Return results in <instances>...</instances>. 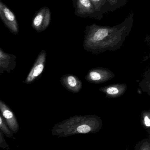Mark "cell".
Wrapping results in <instances>:
<instances>
[{"instance_id":"obj_3","label":"cell","mask_w":150,"mask_h":150,"mask_svg":"<svg viewBox=\"0 0 150 150\" xmlns=\"http://www.w3.org/2000/svg\"><path fill=\"white\" fill-rule=\"evenodd\" d=\"M0 18L11 33L14 35L18 34L19 25L16 15L1 0H0Z\"/></svg>"},{"instance_id":"obj_1","label":"cell","mask_w":150,"mask_h":150,"mask_svg":"<svg viewBox=\"0 0 150 150\" xmlns=\"http://www.w3.org/2000/svg\"><path fill=\"white\" fill-rule=\"evenodd\" d=\"M102 123L96 119H76L55 124L51 130L52 134L59 137H68L78 134H96L99 132Z\"/></svg>"},{"instance_id":"obj_9","label":"cell","mask_w":150,"mask_h":150,"mask_svg":"<svg viewBox=\"0 0 150 150\" xmlns=\"http://www.w3.org/2000/svg\"><path fill=\"white\" fill-rule=\"evenodd\" d=\"M0 130L4 134V136L9 138H12L15 139L13 137V134L11 132L5 121L4 120L0 112Z\"/></svg>"},{"instance_id":"obj_4","label":"cell","mask_w":150,"mask_h":150,"mask_svg":"<svg viewBox=\"0 0 150 150\" xmlns=\"http://www.w3.org/2000/svg\"><path fill=\"white\" fill-rule=\"evenodd\" d=\"M51 21V11L48 7L45 6L34 14L32 20V27L38 33H40L47 29Z\"/></svg>"},{"instance_id":"obj_7","label":"cell","mask_w":150,"mask_h":150,"mask_svg":"<svg viewBox=\"0 0 150 150\" xmlns=\"http://www.w3.org/2000/svg\"><path fill=\"white\" fill-rule=\"evenodd\" d=\"M16 57L7 53L0 48V76L4 73H11L16 68Z\"/></svg>"},{"instance_id":"obj_16","label":"cell","mask_w":150,"mask_h":150,"mask_svg":"<svg viewBox=\"0 0 150 150\" xmlns=\"http://www.w3.org/2000/svg\"><path fill=\"white\" fill-rule=\"evenodd\" d=\"M107 92L110 95H114L119 93V91L117 88L112 87L108 88L107 90Z\"/></svg>"},{"instance_id":"obj_14","label":"cell","mask_w":150,"mask_h":150,"mask_svg":"<svg viewBox=\"0 0 150 150\" xmlns=\"http://www.w3.org/2000/svg\"><path fill=\"white\" fill-rule=\"evenodd\" d=\"M90 76L93 81H97L101 79V76L97 72H92L90 74Z\"/></svg>"},{"instance_id":"obj_10","label":"cell","mask_w":150,"mask_h":150,"mask_svg":"<svg viewBox=\"0 0 150 150\" xmlns=\"http://www.w3.org/2000/svg\"><path fill=\"white\" fill-rule=\"evenodd\" d=\"M134 150H150V138H145L138 142L134 147Z\"/></svg>"},{"instance_id":"obj_5","label":"cell","mask_w":150,"mask_h":150,"mask_svg":"<svg viewBox=\"0 0 150 150\" xmlns=\"http://www.w3.org/2000/svg\"><path fill=\"white\" fill-rule=\"evenodd\" d=\"M46 56V53L44 50H42L39 53L31 69L24 81L25 84H30L40 78L45 66Z\"/></svg>"},{"instance_id":"obj_11","label":"cell","mask_w":150,"mask_h":150,"mask_svg":"<svg viewBox=\"0 0 150 150\" xmlns=\"http://www.w3.org/2000/svg\"><path fill=\"white\" fill-rule=\"evenodd\" d=\"M90 1L94 5L96 11L99 14L104 16V15H102L101 13V11H102L103 6L106 0H90Z\"/></svg>"},{"instance_id":"obj_6","label":"cell","mask_w":150,"mask_h":150,"mask_svg":"<svg viewBox=\"0 0 150 150\" xmlns=\"http://www.w3.org/2000/svg\"><path fill=\"white\" fill-rule=\"evenodd\" d=\"M0 112L6 125L13 134L18 132L19 125L16 117L11 108L0 99Z\"/></svg>"},{"instance_id":"obj_15","label":"cell","mask_w":150,"mask_h":150,"mask_svg":"<svg viewBox=\"0 0 150 150\" xmlns=\"http://www.w3.org/2000/svg\"><path fill=\"white\" fill-rule=\"evenodd\" d=\"M68 81L69 85L71 87H74L76 85V80L75 78L73 76H69L68 78Z\"/></svg>"},{"instance_id":"obj_2","label":"cell","mask_w":150,"mask_h":150,"mask_svg":"<svg viewBox=\"0 0 150 150\" xmlns=\"http://www.w3.org/2000/svg\"><path fill=\"white\" fill-rule=\"evenodd\" d=\"M72 3L75 8V14L78 17H89L101 20L104 17L96 11L90 0H72Z\"/></svg>"},{"instance_id":"obj_8","label":"cell","mask_w":150,"mask_h":150,"mask_svg":"<svg viewBox=\"0 0 150 150\" xmlns=\"http://www.w3.org/2000/svg\"><path fill=\"white\" fill-rule=\"evenodd\" d=\"M128 0H106L105 4L102 8V15L115 11L118 9L125 6Z\"/></svg>"},{"instance_id":"obj_12","label":"cell","mask_w":150,"mask_h":150,"mask_svg":"<svg viewBox=\"0 0 150 150\" xmlns=\"http://www.w3.org/2000/svg\"><path fill=\"white\" fill-rule=\"evenodd\" d=\"M4 134L0 130V148L5 150H9V146L4 139Z\"/></svg>"},{"instance_id":"obj_13","label":"cell","mask_w":150,"mask_h":150,"mask_svg":"<svg viewBox=\"0 0 150 150\" xmlns=\"http://www.w3.org/2000/svg\"><path fill=\"white\" fill-rule=\"evenodd\" d=\"M143 127L144 129L148 132V134L150 135V119L149 117L146 115L144 117L143 120Z\"/></svg>"}]
</instances>
